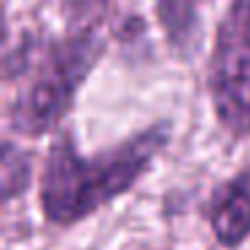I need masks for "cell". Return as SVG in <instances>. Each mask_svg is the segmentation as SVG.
Here are the masks:
<instances>
[{
    "label": "cell",
    "mask_w": 250,
    "mask_h": 250,
    "mask_svg": "<svg viewBox=\"0 0 250 250\" xmlns=\"http://www.w3.org/2000/svg\"><path fill=\"white\" fill-rule=\"evenodd\" d=\"M169 143L167 124L146 126L113 148L81 156L76 140L60 132L49 146L41 175V210L54 226H76L135 188Z\"/></svg>",
    "instance_id": "1"
},
{
    "label": "cell",
    "mask_w": 250,
    "mask_h": 250,
    "mask_svg": "<svg viewBox=\"0 0 250 250\" xmlns=\"http://www.w3.org/2000/svg\"><path fill=\"white\" fill-rule=\"evenodd\" d=\"M103 51L105 41L94 27L73 30L43 46H19V73L27 76V83L8 105V129L19 137H41L54 132L70 113Z\"/></svg>",
    "instance_id": "2"
},
{
    "label": "cell",
    "mask_w": 250,
    "mask_h": 250,
    "mask_svg": "<svg viewBox=\"0 0 250 250\" xmlns=\"http://www.w3.org/2000/svg\"><path fill=\"white\" fill-rule=\"evenodd\" d=\"M215 119L229 135H250V0H231L207 62Z\"/></svg>",
    "instance_id": "3"
},
{
    "label": "cell",
    "mask_w": 250,
    "mask_h": 250,
    "mask_svg": "<svg viewBox=\"0 0 250 250\" xmlns=\"http://www.w3.org/2000/svg\"><path fill=\"white\" fill-rule=\"evenodd\" d=\"M207 223L223 248H239L250 237V167L212 188Z\"/></svg>",
    "instance_id": "4"
},
{
    "label": "cell",
    "mask_w": 250,
    "mask_h": 250,
    "mask_svg": "<svg viewBox=\"0 0 250 250\" xmlns=\"http://www.w3.org/2000/svg\"><path fill=\"white\" fill-rule=\"evenodd\" d=\"M156 19L169 46L183 49L196 27V3L194 0H153Z\"/></svg>",
    "instance_id": "5"
},
{
    "label": "cell",
    "mask_w": 250,
    "mask_h": 250,
    "mask_svg": "<svg viewBox=\"0 0 250 250\" xmlns=\"http://www.w3.org/2000/svg\"><path fill=\"white\" fill-rule=\"evenodd\" d=\"M0 169H3V199L11 202L14 196L24 194L30 186V159L22 156L17 146L6 143L3 146V162H0Z\"/></svg>",
    "instance_id": "6"
}]
</instances>
